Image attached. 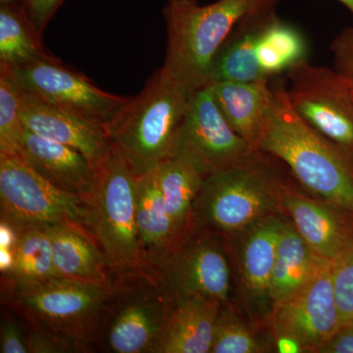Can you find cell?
I'll use <instances>...</instances> for the list:
<instances>
[{
    "instance_id": "cell-1",
    "label": "cell",
    "mask_w": 353,
    "mask_h": 353,
    "mask_svg": "<svg viewBox=\"0 0 353 353\" xmlns=\"http://www.w3.org/2000/svg\"><path fill=\"white\" fill-rule=\"evenodd\" d=\"M272 85L270 120L259 152L283 160L306 189L353 211V154L316 131L296 112L285 83Z\"/></svg>"
},
{
    "instance_id": "cell-2",
    "label": "cell",
    "mask_w": 353,
    "mask_h": 353,
    "mask_svg": "<svg viewBox=\"0 0 353 353\" xmlns=\"http://www.w3.org/2000/svg\"><path fill=\"white\" fill-rule=\"evenodd\" d=\"M279 0H168L163 9L167 30L165 75L192 92L209 85L211 65L234 27L248 16L274 8Z\"/></svg>"
},
{
    "instance_id": "cell-3",
    "label": "cell",
    "mask_w": 353,
    "mask_h": 353,
    "mask_svg": "<svg viewBox=\"0 0 353 353\" xmlns=\"http://www.w3.org/2000/svg\"><path fill=\"white\" fill-rule=\"evenodd\" d=\"M194 94L157 69L141 92L129 97L106 126L111 143L134 175L153 170L174 157Z\"/></svg>"
},
{
    "instance_id": "cell-4",
    "label": "cell",
    "mask_w": 353,
    "mask_h": 353,
    "mask_svg": "<svg viewBox=\"0 0 353 353\" xmlns=\"http://www.w3.org/2000/svg\"><path fill=\"white\" fill-rule=\"evenodd\" d=\"M136 176L112 145L95 168L94 187L85 197V227L108 260L112 283L150 271L139 245L134 216Z\"/></svg>"
},
{
    "instance_id": "cell-5",
    "label": "cell",
    "mask_w": 353,
    "mask_h": 353,
    "mask_svg": "<svg viewBox=\"0 0 353 353\" xmlns=\"http://www.w3.org/2000/svg\"><path fill=\"white\" fill-rule=\"evenodd\" d=\"M175 305L171 292L152 271L117 279L102 309L92 350L160 353Z\"/></svg>"
},
{
    "instance_id": "cell-6",
    "label": "cell",
    "mask_w": 353,
    "mask_h": 353,
    "mask_svg": "<svg viewBox=\"0 0 353 353\" xmlns=\"http://www.w3.org/2000/svg\"><path fill=\"white\" fill-rule=\"evenodd\" d=\"M110 285L55 277L31 284H1V301L27 326L74 341L92 352Z\"/></svg>"
},
{
    "instance_id": "cell-7",
    "label": "cell",
    "mask_w": 353,
    "mask_h": 353,
    "mask_svg": "<svg viewBox=\"0 0 353 353\" xmlns=\"http://www.w3.org/2000/svg\"><path fill=\"white\" fill-rule=\"evenodd\" d=\"M272 206L271 183L252 162L203 178L192 222L199 229L234 233L263 219Z\"/></svg>"
},
{
    "instance_id": "cell-8",
    "label": "cell",
    "mask_w": 353,
    "mask_h": 353,
    "mask_svg": "<svg viewBox=\"0 0 353 353\" xmlns=\"http://www.w3.org/2000/svg\"><path fill=\"white\" fill-rule=\"evenodd\" d=\"M85 197L55 187L22 157L0 154V220L14 226L71 222L85 227Z\"/></svg>"
},
{
    "instance_id": "cell-9",
    "label": "cell",
    "mask_w": 353,
    "mask_h": 353,
    "mask_svg": "<svg viewBox=\"0 0 353 353\" xmlns=\"http://www.w3.org/2000/svg\"><path fill=\"white\" fill-rule=\"evenodd\" d=\"M257 152L225 119L210 83L194 92L174 157L189 162L205 178L217 172L252 163Z\"/></svg>"
},
{
    "instance_id": "cell-10",
    "label": "cell",
    "mask_w": 353,
    "mask_h": 353,
    "mask_svg": "<svg viewBox=\"0 0 353 353\" xmlns=\"http://www.w3.org/2000/svg\"><path fill=\"white\" fill-rule=\"evenodd\" d=\"M292 108L308 125L353 154V97L350 83L334 69L307 59L287 72Z\"/></svg>"
},
{
    "instance_id": "cell-11",
    "label": "cell",
    "mask_w": 353,
    "mask_h": 353,
    "mask_svg": "<svg viewBox=\"0 0 353 353\" xmlns=\"http://www.w3.org/2000/svg\"><path fill=\"white\" fill-rule=\"evenodd\" d=\"M0 74L10 78L23 92L75 111L104 128L129 99L97 87L53 55Z\"/></svg>"
},
{
    "instance_id": "cell-12",
    "label": "cell",
    "mask_w": 353,
    "mask_h": 353,
    "mask_svg": "<svg viewBox=\"0 0 353 353\" xmlns=\"http://www.w3.org/2000/svg\"><path fill=\"white\" fill-rule=\"evenodd\" d=\"M153 273L175 301L201 296L224 303L229 296V265L222 248L208 234H183Z\"/></svg>"
},
{
    "instance_id": "cell-13",
    "label": "cell",
    "mask_w": 353,
    "mask_h": 353,
    "mask_svg": "<svg viewBox=\"0 0 353 353\" xmlns=\"http://www.w3.org/2000/svg\"><path fill=\"white\" fill-rule=\"evenodd\" d=\"M274 326L279 336L317 350L340 331L332 261L324 262L301 289L275 303Z\"/></svg>"
},
{
    "instance_id": "cell-14",
    "label": "cell",
    "mask_w": 353,
    "mask_h": 353,
    "mask_svg": "<svg viewBox=\"0 0 353 353\" xmlns=\"http://www.w3.org/2000/svg\"><path fill=\"white\" fill-rule=\"evenodd\" d=\"M19 94L21 117L27 131L75 148L94 169L108 157L112 143L102 125L37 95L21 90Z\"/></svg>"
},
{
    "instance_id": "cell-15",
    "label": "cell",
    "mask_w": 353,
    "mask_h": 353,
    "mask_svg": "<svg viewBox=\"0 0 353 353\" xmlns=\"http://www.w3.org/2000/svg\"><path fill=\"white\" fill-rule=\"evenodd\" d=\"M270 79L210 83L218 108L234 132L259 150L268 127L274 92Z\"/></svg>"
},
{
    "instance_id": "cell-16",
    "label": "cell",
    "mask_w": 353,
    "mask_h": 353,
    "mask_svg": "<svg viewBox=\"0 0 353 353\" xmlns=\"http://www.w3.org/2000/svg\"><path fill=\"white\" fill-rule=\"evenodd\" d=\"M43 226L50 240L58 277L111 287L112 276L108 260L85 227L71 222Z\"/></svg>"
},
{
    "instance_id": "cell-17",
    "label": "cell",
    "mask_w": 353,
    "mask_h": 353,
    "mask_svg": "<svg viewBox=\"0 0 353 353\" xmlns=\"http://www.w3.org/2000/svg\"><path fill=\"white\" fill-rule=\"evenodd\" d=\"M22 157L39 175L69 194L85 197L94 187V166L71 146L26 130Z\"/></svg>"
},
{
    "instance_id": "cell-18",
    "label": "cell",
    "mask_w": 353,
    "mask_h": 353,
    "mask_svg": "<svg viewBox=\"0 0 353 353\" xmlns=\"http://www.w3.org/2000/svg\"><path fill=\"white\" fill-rule=\"evenodd\" d=\"M134 216L146 268L154 272L179 241L165 208L157 168L136 176Z\"/></svg>"
},
{
    "instance_id": "cell-19",
    "label": "cell",
    "mask_w": 353,
    "mask_h": 353,
    "mask_svg": "<svg viewBox=\"0 0 353 353\" xmlns=\"http://www.w3.org/2000/svg\"><path fill=\"white\" fill-rule=\"evenodd\" d=\"M221 304L201 296L176 299L160 353L210 352Z\"/></svg>"
},
{
    "instance_id": "cell-20",
    "label": "cell",
    "mask_w": 353,
    "mask_h": 353,
    "mask_svg": "<svg viewBox=\"0 0 353 353\" xmlns=\"http://www.w3.org/2000/svg\"><path fill=\"white\" fill-rule=\"evenodd\" d=\"M270 9L273 8L248 16L234 27L215 55L209 83L255 82L268 79L260 68L255 48L265 14Z\"/></svg>"
},
{
    "instance_id": "cell-21",
    "label": "cell",
    "mask_w": 353,
    "mask_h": 353,
    "mask_svg": "<svg viewBox=\"0 0 353 353\" xmlns=\"http://www.w3.org/2000/svg\"><path fill=\"white\" fill-rule=\"evenodd\" d=\"M296 229L284 224L272 270L268 296L279 303L296 292L314 276L324 262Z\"/></svg>"
},
{
    "instance_id": "cell-22",
    "label": "cell",
    "mask_w": 353,
    "mask_h": 353,
    "mask_svg": "<svg viewBox=\"0 0 353 353\" xmlns=\"http://www.w3.org/2000/svg\"><path fill=\"white\" fill-rule=\"evenodd\" d=\"M274 9L265 14L255 48L260 68L268 79L289 71L307 55L303 34L278 18Z\"/></svg>"
},
{
    "instance_id": "cell-23",
    "label": "cell",
    "mask_w": 353,
    "mask_h": 353,
    "mask_svg": "<svg viewBox=\"0 0 353 353\" xmlns=\"http://www.w3.org/2000/svg\"><path fill=\"white\" fill-rule=\"evenodd\" d=\"M157 170L165 208L180 241L192 222V208L203 176L196 167L176 157L165 160Z\"/></svg>"
},
{
    "instance_id": "cell-24",
    "label": "cell",
    "mask_w": 353,
    "mask_h": 353,
    "mask_svg": "<svg viewBox=\"0 0 353 353\" xmlns=\"http://www.w3.org/2000/svg\"><path fill=\"white\" fill-rule=\"evenodd\" d=\"M284 205L296 231L318 256L333 261L347 245L341 223L328 209L292 194H285Z\"/></svg>"
},
{
    "instance_id": "cell-25",
    "label": "cell",
    "mask_w": 353,
    "mask_h": 353,
    "mask_svg": "<svg viewBox=\"0 0 353 353\" xmlns=\"http://www.w3.org/2000/svg\"><path fill=\"white\" fill-rule=\"evenodd\" d=\"M284 223L278 218L259 220L246 236L241 254V275L254 296H268L272 270Z\"/></svg>"
},
{
    "instance_id": "cell-26",
    "label": "cell",
    "mask_w": 353,
    "mask_h": 353,
    "mask_svg": "<svg viewBox=\"0 0 353 353\" xmlns=\"http://www.w3.org/2000/svg\"><path fill=\"white\" fill-rule=\"evenodd\" d=\"M15 227L18 232L15 262L12 271L1 276V284H31L58 277L50 240L43 225Z\"/></svg>"
},
{
    "instance_id": "cell-27",
    "label": "cell",
    "mask_w": 353,
    "mask_h": 353,
    "mask_svg": "<svg viewBox=\"0 0 353 353\" xmlns=\"http://www.w3.org/2000/svg\"><path fill=\"white\" fill-rule=\"evenodd\" d=\"M50 57L22 8L0 7V72Z\"/></svg>"
},
{
    "instance_id": "cell-28",
    "label": "cell",
    "mask_w": 353,
    "mask_h": 353,
    "mask_svg": "<svg viewBox=\"0 0 353 353\" xmlns=\"http://www.w3.org/2000/svg\"><path fill=\"white\" fill-rule=\"evenodd\" d=\"M25 132L19 90L10 78L0 74V154L22 157Z\"/></svg>"
},
{
    "instance_id": "cell-29",
    "label": "cell",
    "mask_w": 353,
    "mask_h": 353,
    "mask_svg": "<svg viewBox=\"0 0 353 353\" xmlns=\"http://www.w3.org/2000/svg\"><path fill=\"white\" fill-rule=\"evenodd\" d=\"M261 352L254 334L233 313L220 309L213 334L212 353H255Z\"/></svg>"
},
{
    "instance_id": "cell-30",
    "label": "cell",
    "mask_w": 353,
    "mask_h": 353,
    "mask_svg": "<svg viewBox=\"0 0 353 353\" xmlns=\"http://www.w3.org/2000/svg\"><path fill=\"white\" fill-rule=\"evenodd\" d=\"M334 296L341 327L353 324V243L332 261Z\"/></svg>"
},
{
    "instance_id": "cell-31",
    "label": "cell",
    "mask_w": 353,
    "mask_h": 353,
    "mask_svg": "<svg viewBox=\"0 0 353 353\" xmlns=\"http://www.w3.org/2000/svg\"><path fill=\"white\" fill-rule=\"evenodd\" d=\"M18 315L10 308L2 310L0 324V353H29L27 331L21 326Z\"/></svg>"
},
{
    "instance_id": "cell-32",
    "label": "cell",
    "mask_w": 353,
    "mask_h": 353,
    "mask_svg": "<svg viewBox=\"0 0 353 353\" xmlns=\"http://www.w3.org/2000/svg\"><path fill=\"white\" fill-rule=\"evenodd\" d=\"M27 343L29 353H74L87 352L85 348L74 341L66 340L29 327Z\"/></svg>"
},
{
    "instance_id": "cell-33",
    "label": "cell",
    "mask_w": 353,
    "mask_h": 353,
    "mask_svg": "<svg viewBox=\"0 0 353 353\" xmlns=\"http://www.w3.org/2000/svg\"><path fill=\"white\" fill-rule=\"evenodd\" d=\"M334 69L353 88V29L341 31L331 44Z\"/></svg>"
},
{
    "instance_id": "cell-34",
    "label": "cell",
    "mask_w": 353,
    "mask_h": 353,
    "mask_svg": "<svg viewBox=\"0 0 353 353\" xmlns=\"http://www.w3.org/2000/svg\"><path fill=\"white\" fill-rule=\"evenodd\" d=\"M64 0H24L23 11L37 34L43 39L44 30Z\"/></svg>"
},
{
    "instance_id": "cell-35",
    "label": "cell",
    "mask_w": 353,
    "mask_h": 353,
    "mask_svg": "<svg viewBox=\"0 0 353 353\" xmlns=\"http://www.w3.org/2000/svg\"><path fill=\"white\" fill-rule=\"evenodd\" d=\"M318 350L328 353H353V325L341 327L340 331Z\"/></svg>"
},
{
    "instance_id": "cell-36",
    "label": "cell",
    "mask_w": 353,
    "mask_h": 353,
    "mask_svg": "<svg viewBox=\"0 0 353 353\" xmlns=\"http://www.w3.org/2000/svg\"><path fill=\"white\" fill-rule=\"evenodd\" d=\"M301 345L296 341L287 336H279L278 348L281 352H297Z\"/></svg>"
},
{
    "instance_id": "cell-37",
    "label": "cell",
    "mask_w": 353,
    "mask_h": 353,
    "mask_svg": "<svg viewBox=\"0 0 353 353\" xmlns=\"http://www.w3.org/2000/svg\"><path fill=\"white\" fill-rule=\"evenodd\" d=\"M24 0H0V7L8 8H22Z\"/></svg>"
},
{
    "instance_id": "cell-38",
    "label": "cell",
    "mask_w": 353,
    "mask_h": 353,
    "mask_svg": "<svg viewBox=\"0 0 353 353\" xmlns=\"http://www.w3.org/2000/svg\"><path fill=\"white\" fill-rule=\"evenodd\" d=\"M338 1H340L341 4L347 7L353 16V0H338Z\"/></svg>"
},
{
    "instance_id": "cell-39",
    "label": "cell",
    "mask_w": 353,
    "mask_h": 353,
    "mask_svg": "<svg viewBox=\"0 0 353 353\" xmlns=\"http://www.w3.org/2000/svg\"><path fill=\"white\" fill-rule=\"evenodd\" d=\"M352 97H353V88H352Z\"/></svg>"
},
{
    "instance_id": "cell-40",
    "label": "cell",
    "mask_w": 353,
    "mask_h": 353,
    "mask_svg": "<svg viewBox=\"0 0 353 353\" xmlns=\"http://www.w3.org/2000/svg\"><path fill=\"white\" fill-rule=\"evenodd\" d=\"M352 325H353V324H352Z\"/></svg>"
}]
</instances>
